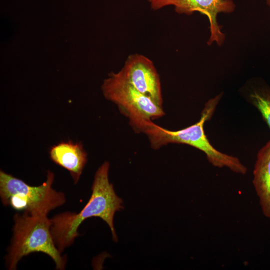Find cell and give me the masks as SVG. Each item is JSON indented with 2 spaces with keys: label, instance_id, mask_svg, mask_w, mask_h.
Here are the masks:
<instances>
[{
  "label": "cell",
  "instance_id": "8",
  "mask_svg": "<svg viewBox=\"0 0 270 270\" xmlns=\"http://www.w3.org/2000/svg\"><path fill=\"white\" fill-rule=\"evenodd\" d=\"M50 156L52 162L67 170L76 184L87 162V154L82 144L71 140L61 142L52 146Z\"/></svg>",
  "mask_w": 270,
  "mask_h": 270
},
{
  "label": "cell",
  "instance_id": "7",
  "mask_svg": "<svg viewBox=\"0 0 270 270\" xmlns=\"http://www.w3.org/2000/svg\"><path fill=\"white\" fill-rule=\"evenodd\" d=\"M119 73L137 90L162 107L160 78L151 60L140 54H130Z\"/></svg>",
  "mask_w": 270,
  "mask_h": 270
},
{
  "label": "cell",
  "instance_id": "12",
  "mask_svg": "<svg viewBox=\"0 0 270 270\" xmlns=\"http://www.w3.org/2000/svg\"><path fill=\"white\" fill-rule=\"evenodd\" d=\"M154 0H148L150 2H152Z\"/></svg>",
  "mask_w": 270,
  "mask_h": 270
},
{
  "label": "cell",
  "instance_id": "9",
  "mask_svg": "<svg viewBox=\"0 0 270 270\" xmlns=\"http://www.w3.org/2000/svg\"><path fill=\"white\" fill-rule=\"evenodd\" d=\"M253 175L252 183L262 212L270 219V140L257 154Z\"/></svg>",
  "mask_w": 270,
  "mask_h": 270
},
{
  "label": "cell",
  "instance_id": "6",
  "mask_svg": "<svg viewBox=\"0 0 270 270\" xmlns=\"http://www.w3.org/2000/svg\"><path fill=\"white\" fill-rule=\"evenodd\" d=\"M169 6H174L178 14L188 16L198 12L205 15L210 24V35L207 44L210 46L216 43L218 46L224 42L226 36L218 24V15L232 13L236 8L233 0H154L150 2L154 10Z\"/></svg>",
  "mask_w": 270,
  "mask_h": 270
},
{
  "label": "cell",
  "instance_id": "10",
  "mask_svg": "<svg viewBox=\"0 0 270 270\" xmlns=\"http://www.w3.org/2000/svg\"><path fill=\"white\" fill-rule=\"evenodd\" d=\"M249 98L270 130V88L262 84L254 88L249 95Z\"/></svg>",
  "mask_w": 270,
  "mask_h": 270
},
{
  "label": "cell",
  "instance_id": "3",
  "mask_svg": "<svg viewBox=\"0 0 270 270\" xmlns=\"http://www.w3.org/2000/svg\"><path fill=\"white\" fill-rule=\"evenodd\" d=\"M13 234L6 257L7 268L16 269L19 261L31 253L40 252L50 257L56 269L64 270L66 257L57 248L50 231L47 216H32L16 213L14 216Z\"/></svg>",
  "mask_w": 270,
  "mask_h": 270
},
{
  "label": "cell",
  "instance_id": "5",
  "mask_svg": "<svg viewBox=\"0 0 270 270\" xmlns=\"http://www.w3.org/2000/svg\"><path fill=\"white\" fill-rule=\"evenodd\" d=\"M102 90L105 98L112 102L129 118L135 130L144 121L164 114L161 107L126 82L119 72H112L104 80Z\"/></svg>",
  "mask_w": 270,
  "mask_h": 270
},
{
  "label": "cell",
  "instance_id": "4",
  "mask_svg": "<svg viewBox=\"0 0 270 270\" xmlns=\"http://www.w3.org/2000/svg\"><path fill=\"white\" fill-rule=\"evenodd\" d=\"M54 175L48 170L46 179L38 186H31L22 180L0 170V197L2 204L32 216H47L62 206L66 198L62 192L52 188Z\"/></svg>",
  "mask_w": 270,
  "mask_h": 270
},
{
  "label": "cell",
  "instance_id": "11",
  "mask_svg": "<svg viewBox=\"0 0 270 270\" xmlns=\"http://www.w3.org/2000/svg\"><path fill=\"white\" fill-rule=\"evenodd\" d=\"M266 3L268 6L270 8V0H266Z\"/></svg>",
  "mask_w": 270,
  "mask_h": 270
},
{
  "label": "cell",
  "instance_id": "1",
  "mask_svg": "<svg viewBox=\"0 0 270 270\" xmlns=\"http://www.w3.org/2000/svg\"><path fill=\"white\" fill-rule=\"evenodd\" d=\"M110 164L105 162L96 172L92 186V194L87 204L78 212H66L50 218V231L54 244L62 254L79 236L80 224L91 217H98L108 226L112 240L118 241L114 218L115 213L124 208L123 201L118 197L108 180Z\"/></svg>",
  "mask_w": 270,
  "mask_h": 270
},
{
  "label": "cell",
  "instance_id": "2",
  "mask_svg": "<svg viewBox=\"0 0 270 270\" xmlns=\"http://www.w3.org/2000/svg\"><path fill=\"white\" fill-rule=\"evenodd\" d=\"M220 98L218 95L210 100L200 120L188 127L178 130H170L148 120L144 124L141 132L148 136L152 147L154 149L170 143L188 144L204 152L208 161L214 166L226 167L236 173L244 174L247 172L246 166L238 158L216 150L210 142L204 131V122L210 118Z\"/></svg>",
  "mask_w": 270,
  "mask_h": 270
}]
</instances>
